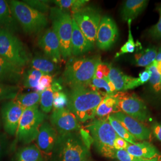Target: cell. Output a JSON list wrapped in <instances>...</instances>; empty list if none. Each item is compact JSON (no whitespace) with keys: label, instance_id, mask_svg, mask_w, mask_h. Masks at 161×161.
<instances>
[{"label":"cell","instance_id":"obj_1","mask_svg":"<svg viewBox=\"0 0 161 161\" xmlns=\"http://www.w3.org/2000/svg\"><path fill=\"white\" fill-rule=\"evenodd\" d=\"M88 134L86 132L58 134L50 161H88L90 156Z\"/></svg>","mask_w":161,"mask_h":161},{"label":"cell","instance_id":"obj_2","mask_svg":"<svg viewBox=\"0 0 161 161\" xmlns=\"http://www.w3.org/2000/svg\"><path fill=\"white\" fill-rule=\"evenodd\" d=\"M104 97L103 94L88 87L73 88L68 96L66 108L79 122H85L96 117L98 106Z\"/></svg>","mask_w":161,"mask_h":161},{"label":"cell","instance_id":"obj_3","mask_svg":"<svg viewBox=\"0 0 161 161\" xmlns=\"http://www.w3.org/2000/svg\"><path fill=\"white\" fill-rule=\"evenodd\" d=\"M100 62L99 56L69 59L63 74L64 82L71 88L89 87Z\"/></svg>","mask_w":161,"mask_h":161},{"label":"cell","instance_id":"obj_4","mask_svg":"<svg viewBox=\"0 0 161 161\" xmlns=\"http://www.w3.org/2000/svg\"><path fill=\"white\" fill-rule=\"evenodd\" d=\"M92 143L98 153L108 158L115 159L114 143L118 137L107 118H98L86 125Z\"/></svg>","mask_w":161,"mask_h":161},{"label":"cell","instance_id":"obj_5","mask_svg":"<svg viewBox=\"0 0 161 161\" xmlns=\"http://www.w3.org/2000/svg\"><path fill=\"white\" fill-rule=\"evenodd\" d=\"M17 23L26 34H38L46 28L48 19L45 14L28 6L23 1H8Z\"/></svg>","mask_w":161,"mask_h":161},{"label":"cell","instance_id":"obj_6","mask_svg":"<svg viewBox=\"0 0 161 161\" xmlns=\"http://www.w3.org/2000/svg\"><path fill=\"white\" fill-rule=\"evenodd\" d=\"M53 31L60 42L62 58L68 59L71 56L70 42L72 34V17L69 12L58 7L50 8Z\"/></svg>","mask_w":161,"mask_h":161},{"label":"cell","instance_id":"obj_7","mask_svg":"<svg viewBox=\"0 0 161 161\" xmlns=\"http://www.w3.org/2000/svg\"><path fill=\"white\" fill-rule=\"evenodd\" d=\"M0 57L23 68L29 57L22 42L14 33L0 28Z\"/></svg>","mask_w":161,"mask_h":161},{"label":"cell","instance_id":"obj_8","mask_svg":"<svg viewBox=\"0 0 161 161\" xmlns=\"http://www.w3.org/2000/svg\"><path fill=\"white\" fill-rule=\"evenodd\" d=\"M45 114L38 106L25 109L16 132V141L28 144L36 140L41 126L45 119Z\"/></svg>","mask_w":161,"mask_h":161},{"label":"cell","instance_id":"obj_9","mask_svg":"<svg viewBox=\"0 0 161 161\" xmlns=\"http://www.w3.org/2000/svg\"><path fill=\"white\" fill-rule=\"evenodd\" d=\"M72 18L87 40L94 45L102 19L100 12L95 7L86 6L74 13Z\"/></svg>","mask_w":161,"mask_h":161},{"label":"cell","instance_id":"obj_10","mask_svg":"<svg viewBox=\"0 0 161 161\" xmlns=\"http://www.w3.org/2000/svg\"><path fill=\"white\" fill-rule=\"evenodd\" d=\"M115 96L118 100L119 112L141 122L149 119V110L144 102L136 94L117 92Z\"/></svg>","mask_w":161,"mask_h":161},{"label":"cell","instance_id":"obj_11","mask_svg":"<svg viewBox=\"0 0 161 161\" xmlns=\"http://www.w3.org/2000/svg\"><path fill=\"white\" fill-rule=\"evenodd\" d=\"M24 108L14 100L5 102L1 109L3 128L7 134L16 135Z\"/></svg>","mask_w":161,"mask_h":161},{"label":"cell","instance_id":"obj_12","mask_svg":"<svg viewBox=\"0 0 161 161\" xmlns=\"http://www.w3.org/2000/svg\"><path fill=\"white\" fill-rule=\"evenodd\" d=\"M50 121L58 134L77 132L80 129L79 121L75 115L67 108L53 109Z\"/></svg>","mask_w":161,"mask_h":161},{"label":"cell","instance_id":"obj_13","mask_svg":"<svg viewBox=\"0 0 161 161\" xmlns=\"http://www.w3.org/2000/svg\"><path fill=\"white\" fill-rule=\"evenodd\" d=\"M118 36V29L111 17H102L98 28L96 45L102 50H108L114 46Z\"/></svg>","mask_w":161,"mask_h":161},{"label":"cell","instance_id":"obj_14","mask_svg":"<svg viewBox=\"0 0 161 161\" xmlns=\"http://www.w3.org/2000/svg\"><path fill=\"white\" fill-rule=\"evenodd\" d=\"M112 115L119 121L129 133L137 140L146 141L150 138L151 130L142 122L128 116L122 112H116Z\"/></svg>","mask_w":161,"mask_h":161},{"label":"cell","instance_id":"obj_15","mask_svg":"<svg viewBox=\"0 0 161 161\" xmlns=\"http://www.w3.org/2000/svg\"><path fill=\"white\" fill-rule=\"evenodd\" d=\"M38 44L47 58L54 64L62 60L60 42L57 35L52 29H48L42 35Z\"/></svg>","mask_w":161,"mask_h":161},{"label":"cell","instance_id":"obj_16","mask_svg":"<svg viewBox=\"0 0 161 161\" xmlns=\"http://www.w3.org/2000/svg\"><path fill=\"white\" fill-rule=\"evenodd\" d=\"M58 137L56 130L48 122H44L36 138L37 146L44 153L50 154L56 143Z\"/></svg>","mask_w":161,"mask_h":161},{"label":"cell","instance_id":"obj_17","mask_svg":"<svg viewBox=\"0 0 161 161\" xmlns=\"http://www.w3.org/2000/svg\"><path fill=\"white\" fill-rule=\"evenodd\" d=\"M108 79L113 84L117 92H124L142 85L138 78L126 75L119 69L112 66L110 68Z\"/></svg>","mask_w":161,"mask_h":161},{"label":"cell","instance_id":"obj_18","mask_svg":"<svg viewBox=\"0 0 161 161\" xmlns=\"http://www.w3.org/2000/svg\"><path fill=\"white\" fill-rule=\"evenodd\" d=\"M93 47L94 45L87 40L72 18V34L70 42L71 54L74 56H80L92 50Z\"/></svg>","mask_w":161,"mask_h":161},{"label":"cell","instance_id":"obj_19","mask_svg":"<svg viewBox=\"0 0 161 161\" xmlns=\"http://www.w3.org/2000/svg\"><path fill=\"white\" fill-rule=\"evenodd\" d=\"M23 68L18 67L0 57V82L12 85L17 84L23 76Z\"/></svg>","mask_w":161,"mask_h":161},{"label":"cell","instance_id":"obj_20","mask_svg":"<svg viewBox=\"0 0 161 161\" xmlns=\"http://www.w3.org/2000/svg\"><path fill=\"white\" fill-rule=\"evenodd\" d=\"M149 3L146 0H127L121 8V16L124 22L133 20L142 13Z\"/></svg>","mask_w":161,"mask_h":161},{"label":"cell","instance_id":"obj_21","mask_svg":"<svg viewBox=\"0 0 161 161\" xmlns=\"http://www.w3.org/2000/svg\"><path fill=\"white\" fill-rule=\"evenodd\" d=\"M0 28L14 34L19 29V25L12 13L8 2L4 0H0Z\"/></svg>","mask_w":161,"mask_h":161},{"label":"cell","instance_id":"obj_22","mask_svg":"<svg viewBox=\"0 0 161 161\" xmlns=\"http://www.w3.org/2000/svg\"><path fill=\"white\" fill-rule=\"evenodd\" d=\"M125 150L131 155L145 159H152L159 156V152L158 149L154 145L146 141L130 144Z\"/></svg>","mask_w":161,"mask_h":161},{"label":"cell","instance_id":"obj_23","mask_svg":"<svg viewBox=\"0 0 161 161\" xmlns=\"http://www.w3.org/2000/svg\"><path fill=\"white\" fill-rule=\"evenodd\" d=\"M119 112L118 100L114 96H106L98 106L96 116L98 118H107L110 115Z\"/></svg>","mask_w":161,"mask_h":161},{"label":"cell","instance_id":"obj_24","mask_svg":"<svg viewBox=\"0 0 161 161\" xmlns=\"http://www.w3.org/2000/svg\"><path fill=\"white\" fill-rule=\"evenodd\" d=\"M13 161H43V156L37 146L31 144L18 150Z\"/></svg>","mask_w":161,"mask_h":161},{"label":"cell","instance_id":"obj_25","mask_svg":"<svg viewBox=\"0 0 161 161\" xmlns=\"http://www.w3.org/2000/svg\"><path fill=\"white\" fill-rule=\"evenodd\" d=\"M158 50L155 47H149L141 50L134 55V64L139 67H147L156 60Z\"/></svg>","mask_w":161,"mask_h":161},{"label":"cell","instance_id":"obj_26","mask_svg":"<svg viewBox=\"0 0 161 161\" xmlns=\"http://www.w3.org/2000/svg\"><path fill=\"white\" fill-rule=\"evenodd\" d=\"M31 66L32 69L37 70L42 74L47 75H51L58 70L56 64L50 59L38 56H36L32 59Z\"/></svg>","mask_w":161,"mask_h":161},{"label":"cell","instance_id":"obj_27","mask_svg":"<svg viewBox=\"0 0 161 161\" xmlns=\"http://www.w3.org/2000/svg\"><path fill=\"white\" fill-rule=\"evenodd\" d=\"M89 87L93 90L100 92L101 94H102V90H103V92L104 96H114L117 92L115 86L110 81L108 78L98 79L94 77Z\"/></svg>","mask_w":161,"mask_h":161},{"label":"cell","instance_id":"obj_28","mask_svg":"<svg viewBox=\"0 0 161 161\" xmlns=\"http://www.w3.org/2000/svg\"><path fill=\"white\" fill-rule=\"evenodd\" d=\"M41 92H31L26 94H18L14 100L20 104L24 109H28L38 106L40 101Z\"/></svg>","mask_w":161,"mask_h":161},{"label":"cell","instance_id":"obj_29","mask_svg":"<svg viewBox=\"0 0 161 161\" xmlns=\"http://www.w3.org/2000/svg\"><path fill=\"white\" fill-rule=\"evenodd\" d=\"M108 119L118 137L124 139L130 144H134L137 143V140L129 133L121 124V122L116 119L114 116L110 115L108 117Z\"/></svg>","mask_w":161,"mask_h":161},{"label":"cell","instance_id":"obj_30","mask_svg":"<svg viewBox=\"0 0 161 161\" xmlns=\"http://www.w3.org/2000/svg\"><path fill=\"white\" fill-rule=\"evenodd\" d=\"M44 74L34 69H29L25 73H23V86L28 88H35L36 90L39 80Z\"/></svg>","mask_w":161,"mask_h":161},{"label":"cell","instance_id":"obj_31","mask_svg":"<svg viewBox=\"0 0 161 161\" xmlns=\"http://www.w3.org/2000/svg\"><path fill=\"white\" fill-rule=\"evenodd\" d=\"M127 23L128 26V38L127 42L124 44V45L121 47L119 52H118L115 55L116 58H118L121 55H123L124 54L132 53L136 51V47L138 48V47H140L141 46V44L138 41H137L136 43H135L134 38L132 36L131 29L132 20H129L127 21Z\"/></svg>","mask_w":161,"mask_h":161},{"label":"cell","instance_id":"obj_32","mask_svg":"<svg viewBox=\"0 0 161 161\" xmlns=\"http://www.w3.org/2000/svg\"><path fill=\"white\" fill-rule=\"evenodd\" d=\"M57 7L64 10H70L73 13L85 7L88 0H56L53 1Z\"/></svg>","mask_w":161,"mask_h":161},{"label":"cell","instance_id":"obj_33","mask_svg":"<svg viewBox=\"0 0 161 161\" xmlns=\"http://www.w3.org/2000/svg\"><path fill=\"white\" fill-rule=\"evenodd\" d=\"M19 88L16 86L0 82V102L14 100L18 95Z\"/></svg>","mask_w":161,"mask_h":161},{"label":"cell","instance_id":"obj_34","mask_svg":"<svg viewBox=\"0 0 161 161\" xmlns=\"http://www.w3.org/2000/svg\"><path fill=\"white\" fill-rule=\"evenodd\" d=\"M156 61H154L149 66L146 67L150 74L149 82L153 90L156 92H160L161 90V75L158 72L156 66Z\"/></svg>","mask_w":161,"mask_h":161},{"label":"cell","instance_id":"obj_35","mask_svg":"<svg viewBox=\"0 0 161 161\" xmlns=\"http://www.w3.org/2000/svg\"><path fill=\"white\" fill-rule=\"evenodd\" d=\"M54 92L52 88H47L41 92V109L44 114H48L52 111L53 103Z\"/></svg>","mask_w":161,"mask_h":161},{"label":"cell","instance_id":"obj_36","mask_svg":"<svg viewBox=\"0 0 161 161\" xmlns=\"http://www.w3.org/2000/svg\"><path fill=\"white\" fill-rule=\"evenodd\" d=\"M115 159L118 161H160L159 156L153 158L152 159H145L131 155L128 153L125 150H116Z\"/></svg>","mask_w":161,"mask_h":161},{"label":"cell","instance_id":"obj_37","mask_svg":"<svg viewBox=\"0 0 161 161\" xmlns=\"http://www.w3.org/2000/svg\"><path fill=\"white\" fill-rule=\"evenodd\" d=\"M68 103V96L64 92L60 91L54 92L53 94V109H60L67 107Z\"/></svg>","mask_w":161,"mask_h":161},{"label":"cell","instance_id":"obj_38","mask_svg":"<svg viewBox=\"0 0 161 161\" xmlns=\"http://www.w3.org/2000/svg\"><path fill=\"white\" fill-rule=\"evenodd\" d=\"M25 4L31 7V8L38 12L42 13L44 14L49 9L50 10V7L49 6V1H41V0H26L23 1Z\"/></svg>","mask_w":161,"mask_h":161},{"label":"cell","instance_id":"obj_39","mask_svg":"<svg viewBox=\"0 0 161 161\" xmlns=\"http://www.w3.org/2000/svg\"><path fill=\"white\" fill-rule=\"evenodd\" d=\"M111 66L109 64L100 62L96 67L94 77L98 79L108 78Z\"/></svg>","mask_w":161,"mask_h":161},{"label":"cell","instance_id":"obj_40","mask_svg":"<svg viewBox=\"0 0 161 161\" xmlns=\"http://www.w3.org/2000/svg\"><path fill=\"white\" fill-rule=\"evenodd\" d=\"M10 147V142L6 132H0V161L5 156Z\"/></svg>","mask_w":161,"mask_h":161},{"label":"cell","instance_id":"obj_41","mask_svg":"<svg viewBox=\"0 0 161 161\" xmlns=\"http://www.w3.org/2000/svg\"><path fill=\"white\" fill-rule=\"evenodd\" d=\"M53 76L52 75L43 74L39 80L36 92H41L47 88H51L53 83Z\"/></svg>","mask_w":161,"mask_h":161},{"label":"cell","instance_id":"obj_42","mask_svg":"<svg viewBox=\"0 0 161 161\" xmlns=\"http://www.w3.org/2000/svg\"><path fill=\"white\" fill-rule=\"evenodd\" d=\"M150 35L155 39L161 40V13H159V19L158 23L152 26L149 30Z\"/></svg>","mask_w":161,"mask_h":161},{"label":"cell","instance_id":"obj_43","mask_svg":"<svg viewBox=\"0 0 161 161\" xmlns=\"http://www.w3.org/2000/svg\"><path fill=\"white\" fill-rule=\"evenodd\" d=\"M130 144L128 143L124 139L118 136L115 139L114 143V147L116 150H126Z\"/></svg>","mask_w":161,"mask_h":161},{"label":"cell","instance_id":"obj_44","mask_svg":"<svg viewBox=\"0 0 161 161\" xmlns=\"http://www.w3.org/2000/svg\"><path fill=\"white\" fill-rule=\"evenodd\" d=\"M151 132L158 140L161 142V122H155L152 124Z\"/></svg>","mask_w":161,"mask_h":161},{"label":"cell","instance_id":"obj_45","mask_svg":"<svg viewBox=\"0 0 161 161\" xmlns=\"http://www.w3.org/2000/svg\"><path fill=\"white\" fill-rule=\"evenodd\" d=\"M150 74L147 70H144V71L140 72L139 74V80L141 82L142 84L143 85L149 80Z\"/></svg>","mask_w":161,"mask_h":161},{"label":"cell","instance_id":"obj_46","mask_svg":"<svg viewBox=\"0 0 161 161\" xmlns=\"http://www.w3.org/2000/svg\"><path fill=\"white\" fill-rule=\"evenodd\" d=\"M51 88L54 92H60L62 90V86L57 81H55L52 83Z\"/></svg>","mask_w":161,"mask_h":161},{"label":"cell","instance_id":"obj_47","mask_svg":"<svg viewBox=\"0 0 161 161\" xmlns=\"http://www.w3.org/2000/svg\"><path fill=\"white\" fill-rule=\"evenodd\" d=\"M156 61V62H161V47L159 49V51L157 53Z\"/></svg>","mask_w":161,"mask_h":161},{"label":"cell","instance_id":"obj_48","mask_svg":"<svg viewBox=\"0 0 161 161\" xmlns=\"http://www.w3.org/2000/svg\"><path fill=\"white\" fill-rule=\"evenodd\" d=\"M156 69L158 70V72L161 75V62H156Z\"/></svg>","mask_w":161,"mask_h":161},{"label":"cell","instance_id":"obj_49","mask_svg":"<svg viewBox=\"0 0 161 161\" xmlns=\"http://www.w3.org/2000/svg\"><path fill=\"white\" fill-rule=\"evenodd\" d=\"M159 13H161V9H160V10H159Z\"/></svg>","mask_w":161,"mask_h":161},{"label":"cell","instance_id":"obj_50","mask_svg":"<svg viewBox=\"0 0 161 161\" xmlns=\"http://www.w3.org/2000/svg\"><path fill=\"white\" fill-rule=\"evenodd\" d=\"M90 161V160H89V161Z\"/></svg>","mask_w":161,"mask_h":161},{"label":"cell","instance_id":"obj_51","mask_svg":"<svg viewBox=\"0 0 161 161\" xmlns=\"http://www.w3.org/2000/svg\"></svg>","mask_w":161,"mask_h":161}]
</instances>
